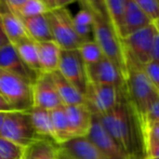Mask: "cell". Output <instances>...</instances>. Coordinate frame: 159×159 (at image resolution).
Segmentation results:
<instances>
[{
	"label": "cell",
	"mask_w": 159,
	"mask_h": 159,
	"mask_svg": "<svg viewBox=\"0 0 159 159\" xmlns=\"http://www.w3.org/2000/svg\"><path fill=\"white\" fill-rule=\"evenodd\" d=\"M96 117L128 158L145 159L140 120L127 94L111 111Z\"/></svg>",
	"instance_id": "6da1fadb"
},
{
	"label": "cell",
	"mask_w": 159,
	"mask_h": 159,
	"mask_svg": "<svg viewBox=\"0 0 159 159\" xmlns=\"http://www.w3.org/2000/svg\"><path fill=\"white\" fill-rule=\"evenodd\" d=\"M126 57V94L127 98L135 111L139 120L144 117L147 107L159 95L147 78L143 65L131 57Z\"/></svg>",
	"instance_id": "7a4b0ae2"
},
{
	"label": "cell",
	"mask_w": 159,
	"mask_h": 159,
	"mask_svg": "<svg viewBox=\"0 0 159 159\" xmlns=\"http://www.w3.org/2000/svg\"><path fill=\"white\" fill-rule=\"evenodd\" d=\"M92 35L104 57L113 62L126 77V57L121 38L114 32L111 24L94 15Z\"/></svg>",
	"instance_id": "3957f363"
},
{
	"label": "cell",
	"mask_w": 159,
	"mask_h": 159,
	"mask_svg": "<svg viewBox=\"0 0 159 159\" xmlns=\"http://www.w3.org/2000/svg\"><path fill=\"white\" fill-rule=\"evenodd\" d=\"M52 40L61 50H77L84 40L75 32L73 16L67 8L51 9L46 12Z\"/></svg>",
	"instance_id": "277c9868"
},
{
	"label": "cell",
	"mask_w": 159,
	"mask_h": 159,
	"mask_svg": "<svg viewBox=\"0 0 159 159\" xmlns=\"http://www.w3.org/2000/svg\"><path fill=\"white\" fill-rule=\"evenodd\" d=\"M0 94L14 111H30L33 108L32 84L0 69Z\"/></svg>",
	"instance_id": "5b68a950"
},
{
	"label": "cell",
	"mask_w": 159,
	"mask_h": 159,
	"mask_svg": "<svg viewBox=\"0 0 159 159\" xmlns=\"http://www.w3.org/2000/svg\"><path fill=\"white\" fill-rule=\"evenodd\" d=\"M0 136L26 148L41 139L32 124L30 111H10L6 114Z\"/></svg>",
	"instance_id": "8992f818"
},
{
	"label": "cell",
	"mask_w": 159,
	"mask_h": 159,
	"mask_svg": "<svg viewBox=\"0 0 159 159\" xmlns=\"http://www.w3.org/2000/svg\"><path fill=\"white\" fill-rule=\"evenodd\" d=\"M126 89H119L111 84H100L88 82L84 93V105L93 116H100L111 111L122 96Z\"/></svg>",
	"instance_id": "52a82bcc"
},
{
	"label": "cell",
	"mask_w": 159,
	"mask_h": 159,
	"mask_svg": "<svg viewBox=\"0 0 159 159\" xmlns=\"http://www.w3.org/2000/svg\"><path fill=\"white\" fill-rule=\"evenodd\" d=\"M157 33L154 22L136 32L122 38L125 55L133 59L141 65H145L151 61V51L153 40Z\"/></svg>",
	"instance_id": "ba28073f"
},
{
	"label": "cell",
	"mask_w": 159,
	"mask_h": 159,
	"mask_svg": "<svg viewBox=\"0 0 159 159\" xmlns=\"http://www.w3.org/2000/svg\"><path fill=\"white\" fill-rule=\"evenodd\" d=\"M57 71L84 95L88 86L86 65L78 50H61Z\"/></svg>",
	"instance_id": "9c48e42d"
},
{
	"label": "cell",
	"mask_w": 159,
	"mask_h": 159,
	"mask_svg": "<svg viewBox=\"0 0 159 159\" xmlns=\"http://www.w3.org/2000/svg\"><path fill=\"white\" fill-rule=\"evenodd\" d=\"M87 80L90 84H111L119 89H126L125 77L117 66L103 57L98 62L91 65H86Z\"/></svg>",
	"instance_id": "30bf717a"
},
{
	"label": "cell",
	"mask_w": 159,
	"mask_h": 159,
	"mask_svg": "<svg viewBox=\"0 0 159 159\" xmlns=\"http://www.w3.org/2000/svg\"><path fill=\"white\" fill-rule=\"evenodd\" d=\"M33 107L53 111L64 106L55 90L50 74H40L32 84Z\"/></svg>",
	"instance_id": "8fae6325"
},
{
	"label": "cell",
	"mask_w": 159,
	"mask_h": 159,
	"mask_svg": "<svg viewBox=\"0 0 159 159\" xmlns=\"http://www.w3.org/2000/svg\"><path fill=\"white\" fill-rule=\"evenodd\" d=\"M87 138L106 156L107 159H129L116 141L104 129L96 116H93Z\"/></svg>",
	"instance_id": "7c38bea8"
},
{
	"label": "cell",
	"mask_w": 159,
	"mask_h": 159,
	"mask_svg": "<svg viewBox=\"0 0 159 159\" xmlns=\"http://www.w3.org/2000/svg\"><path fill=\"white\" fill-rule=\"evenodd\" d=\"M0 69L14 74V75L27 80L32 84L39 76L34 73L33 70H30L24 64V62L17 54L15 47L10 42L0 48Z\"/></svg>",
	"instance_id": "4fadbf2b"
},
{
	"label": "cell",
	"mask_w": 159,
	"mask_h": 159,
	"mask_svg": "<svg viewBox=\"0 0 159 159\" xmlns=\"http://www.w3.org/2000/svg\"><path fill=\"white\" fill-rule=\"evenodd\" d=\"M73 138L87 136L92 124L93 115L84 104L64 106Z\"/></svg>",
	"instance_id": "5bb4252c"
},
{
	"label": "cell",
	"mask_w": 159,
	"mask_h": 159,
	"mask_svg": "<svg viewBox=\"0 0 159 159\" xmlns=\"http://www.w3.org/2000/svg\"><path fill=\"white\" fill-rule=\"evenodd\" d=\"M59 146L71 159H107L87 136L73 138Z\"/></svg>",
	"instance_id": "9a60e30c"
},
{
	"label": "cell",
	"mask_w": 159,
	"mask_h": 159,
	"mask_svg": "<svg viewBox=\"0 0 159 159\" xmlns=\"http://www.w3.org/2000/svg\"><path fill=\"white\" fill-rule=\"evenodd\" d=\"M1 1L2 8H0V28L6 35L7 39L11 44L15 46L19 42L28 38L22 20L15 13L10 11Z\"/></svg>",
	"instance_id": "2e32d148"
},
{
	"label": "cell",
	"mask_w": 159,
	"mask_h": 159,
	"mask_svg": "<svg viewBox=\"0 0 159 159\" xmlns=\"http://www.w3.org/2000/svg\"><path fill=\"white\" fill-rule=\"evenodd\" d=\"M153 23L152 19L144 13L133 0H125L124 20H122L121 39Z\"/></svg>",
	"instance_id": "e0dca14e"
},
{
	"label": "cell",
	"mask_w": 159,
	"mask_h": 159,
	"mask_svg": "<svg viewBox=\"0 0 159 159\" xmlns=\"http://www.w3.org/2000/svg\"><path fill=\"white\" fill-rule=\"evenodd\" d=\"M41 74H51L59 68L61 48L53 40L37 43Z\"/></svg>",
	"instance_id": "ac0fdd59"
},
{
	"label": "cell",
	"mask_w": 159,
	"mask_h": 159,
	"mask_svg": "<svg viewBox=\"0 0 159 159\" xmlns=\"http://www.w3.org/2000/svg\"><path fill=\"white\" fill-rule=\"evenodd\" d=\"M50 75L53 84H54L55 90H57L60 100L62 101L64 106L84 104V94H81L70 82L67 81L59 71H53Z\"/></svg>",
	"instance_id": "d6986e66"
},
{
	"label": "cell",
	"mask_w": 159,
	"mask_h": 159,
	"mask_svg": "<svg viewBox=\"0 0 159 159\" xmlns=\"http://www.w3.org/2000/svg\"><path fill=\"white\" fill-rule=\"evenodd\" d=\"M21 20L24 25V28L27 33V36L35 42L39 43V42L52 40V36H51L48 20L46 17V13Z\"/></svg>",
	"instance_id": "ffe728a7"
},
{
	"label": "cell",
	"mask_w": 159,
	"mask_h": 159,
	"mask_svg": "<svg viewBox=\"0 0 159 159\" xmlns=\"http://www.w3.org/2000/svg\"><path fill=\"white\" fill-rule=\"evenodd\" d=\"M57 143L41 138L24 149L23 159H57Z\"/></svg>",
	"instance_id": "44dd1931"
},
{
	"label": "cell",
	"mask_w": 159,
	"mask_h": 159,
	"mask_svg": "<svg viewBox=\"0 0 159 159\" xmlns=\"http://www.w3.org/2000/svg\"><path fill=\"white\" fill-rule=\"evenodd\" d=\"M51 124H52V140L57 145L73 139L70 133V129L67 121L66 114H65L64 106L50 111Z\"/></svg>",
	"instance_id": "7402d4cb"
},
{
	"label": "cell",
	"mask_w": 159,
	"mask_h": 159,
	"mask_svg": "<svg viewBox=\"0 0 159 159\" xmlns=\"http://www.w3.org/2000/svg\"><path fill=\"white\" fill-rule=\"evenodd\" d=\"M14 47L16 49L19 57L24 62V64L35 74L40 75L41 74V69H40L39 57H38L37 42H35L28 37L26 39H24L23 41L15 44Z\"/></svg>",
	"instance_id": "603a6c76"
},
{
	"label": "cell",
	"mask_w": 159,
	"mask_h": 159,
	"mask_svg": "<svg viewBox=\"0 0 159 159\" xmlns=\"http://www.w3.org/2000/svg\"><path fill=\"white\" fill-rule=\"evenodd\" d=\"M30 114L32 124L38 135L52 140V124H51L50 111L33 107L30 111Z\"/></svg>",
	"instance_id": "cb8c5ba5"
},
{
	"label": "cell",
	"mask_w": 159,
	"mask_h": 159,
	"mask_svg": "<svg viewBox=\"0 0 159 159\" xmlns=\"http://www.w3.org/2000/svg\"><path fill=\"white\" fill-rule=\"evenodd\" d=\"M105 7H106L107 17L111 28L121 38L125 0H105Z\"/></svg>",
	"instance_id": "d4e9b609"
},
{
	"label": "cell",
	"mask_w": 159,
	"mask_h": 159,
	"mask_svg": "<svg viewBox=\"0 0 159 159\" xmlns=\"http://www.w3.org/2000/svg\"><path fill=\"white\" fill-rule=\"evenodd\" d=\"M81 57L84 65H91L98 62L104 57L100 47L93 39L84 41L81 43V46L77 49Z\"/></svg>",
	"instance_id": "484cf974"
},
{
	"label": "cell",
	"mask_w": 159,
	"mask_h": 159,
	"mask_svg": "<svg viewBox=\"0 0 159 159\" xmlns=\"http://www.w3.org/2000/svg\"><path fill=\"white\" fill-rule=\"evenodd\" d=\"M48 7L44 4L42 0H27L21 8L17 10L15 14L20 19H27L36 15H41L48 11Z\"/></svg>",
	"instance_id": "4316f807"
},
{
	"label": "cell",
	"mask_w": 159,
	"mask_h": 159,
	"mask_svg": "<svg viewBox=\"0 0 159 159\" xmlns=\"http://www.w3.org/2000/svg\"><path fill=\"white\" fill-rule=\"evenodd\" d=\"M24 149L0 136V159H23Z\"/></svg>",
	"instance_id": "83f0119b"
},
{
	"label": "cell",
	"mask_w": 159,
	"mask_h": 159,
	"mask_svg": "<svg viewBox=\"0 0 159 159\" xmlns=\"http://www.w3.org/2000/svg\"><path fill=\"white\" fill-rule=\"evenodd\" d=\"M79 1L82 3L84 8L90 10L95 16L108 22L106 7H105V0H79Z\"/></svg>",
	"instance_id": "f1b7e54d"
},
{
	"label": "cell",
	"mask_w": 159,
	"mask_h": 159,
	"mask_svg": "<svg viewBox=\"0 0 159 159\" xmlns=\"http://www.w3.org/2000/svg\"><path fill=\"white\" fill-rule=\"evenodd\" d=\"M138 7L146 13L152 21H156L159 17V1L158 0H133Z\"/></svg>",
	"instance_id": "f546056e"
},
{
	"label": "cell",
	"mask_w": 159,
	"mask_h": 159,
	"mask_svg": "<svg viewBox=\"0 0 159 159\" xmlns=\"http://www.w3.org/2000/svg\"><path fill=\"white\" fill-rule=\"evenodd\" d=\"M143 146H144L145 159L159 158V140L143 135Z\"/></svg>",
	"instance_id": "4dcf8cb0"
},
{
	"label": "cell",
	"mask_w": 159,
	"mask_h": 159,
	"mask_svg": "<svg viewBox=\"0 0 159 159\" xmlns=\"http://www.w3.org/2000/svg\"><path fill=\"white\" fill-rule=\"evenodd\" d=\"M143 69H144L151 84L159 93V64L153 61H149L148 63L143 65Z\"/></svg>",
	"instance_id": "1f68e13d"
},
{
	"label": "cell",
	"mask_w": 159,
	"mask_h": 159,
	"mask_svg": "<svg viewBox=\"0 0 159 159\" xmlns=\"http://www.w3.org/2000/svg\"><path fill=\"white\" fill-rule=\"evenodd\" d=\"M73 22L76 25L93 26V23H94V14L90 10L82 7L81 10L76 13L75 16H73Z\"/></svg>",
	"instance_id": "d6a6232c"
},
{
	"label": "cell",
	"mask_w": 159,
	"mask_h": 159,
	"mask_svg": "<svg viewBox=\"0 0 159 159\" xmlns=\"http://www.w3.org/2000/svg\"><path fill=\"white\" fill-rule=\"evenodd\" d=\"M142 120L148 122H159V95L147 107L144 117L140 121Z\"/></svg>",
	"instance_id": "836d02e7"
},
{
	"label": "cell",
	"mask_w": 159,
	"mask_h": 159,
	"mask_svg": "<svg viewBox=\"0 0 159 159\" xmlns=\"http://www.w3.org/2000/svg\"><path fill=\"white\" fill-rule=\"evenodd\" d=\"M142 136H151V138L159 140V122L140 121Z\"/></svg>",
	"instance_id": "e575fe53"
},
{
	"label": "cell",
	"mask_w": 159,
	"mask_h": 159,
	"mask_svg": "<svg viewBox=\"0 0 159 159\" xmlns=\"http://www.w3.org/2000/svg\"><path fill=\"white\" fill-rule=\"evenodd\" d=\"M151 61L159 64V33L157 32L154 37L153 46H152L151 51Z\"/></svg>",
	"instance_id": "d590c367"
},
{
	"label": "cell",
	"mask_w": 159,
	"mask_h": 159,
	"mask_svg": "<svg viewBox=\"0 0 159 159\" xmlns=\"http://www.w3.org/2000/svg\"><path fill=\"white\" fill-rule=\"evenodd\" d=\"M26 1H27V0H2L4 6L10 11H12L13 13H16L17 10H19Z\"/></svg>",
	"instance_id": "8d00e7d4"
},
{
	"label": "cell",
	"mask_w": 159,
	"mask_h": 159,
	"mask_svg": "<svg viewBox=\"0 0 159 159\" xmlns=\"http://www.w3.org/2000/svg\"><path fill=\"white\" fill-rule=\"evenodd\" d=\"M0 111L2 113H10V111H15L12 107L9 105V103L4 100L3 98L0 94Z\"/></svg>",
	"instance_id": "74e56055"
},
{
	"label": "cell",
	"mask_w": 159,
	"mask_h": 159,
	"mask_svg": "<svg viewBox=\"0 0 159 159\" xmlns=\"http://www.w3.org/2000/svg\"><path fill=\"white\" fill-rule=\"evenodd\" d=\"M76 1H79V0H54V9H62L66 8L67 6L74 3Z\"/></svg>",
	"instance_id": "f35d334b"
},
{
	"label": "cell",
	"mask_w": 159,
	"mask_h": 159,
	"mask_svg": "<svg viewBox=\"0 0 159 159\" xmlns=\"http://www.w3.org/2000/svg\"><path fill=\"white\" fill-rule=\"evenodd\" d=\"M7 43H9V40L7 39L6 35H4L3 32H2V30L0 28V48L3 47L4 44H7Z\"/></svg>",
	"instance_id": "ab89813d"
},
{
	"label": "cell",
	"mask_w": 159,
	"mask_h": 159,
	"mask_svg": "<svg viewBox=\"0 0 159 159\" xmlns=\"http://www.w3.org/2000/svg\"><path fill=\"white\" fill-rule=\"evenodd\" d=\"M57 159H71V158L69 157L66 153H64V152L62 151L59 146V151H57Z\"/></svg>",
	"instance_id": "60d3db41"
},
{
	"label": "cell",
	"mask_w": 159,
	"mask_h": 159,
	"mask_svg": "<svg viewBox=\"0 0 159 159\" xmlns=\"http://www.w3.org/2000/svg\"><path fill=\"white\" fill-rule=\"evenodd\" d=\"M42 1L44 2V4H46L47 7H48L49 10L54 9V0H42Z\"/></svg>",
	"instance_id": "b9f144b4"
},
{
	"label": "cell",
	"mask_w": 159,
	"mask_h": 159,
	"mask_svg": "<svg viewBox=\"0 0 159 159\" xmlns=\"http://www.w3.org/2000/svg\"><path fill=\"white\" fill-rule=\"evenodd\" d=\"M6 114L7 113H2V111H0V131H1L2 125H3V120H4V117H6Z\"/></svg>",
	"instance_id": "7bdbcfd3"
},
{
	"label": "cell",
	"mask_w": 159,
	"mask_h": 159,
	"mask_svg": "<svg viewBox=\"0 0 159 159\" xmlns=\"http://www.w3.org/2000/svg\"><path fill=\"white\" fill-rule=\"evenodd\" d=\"M154 24H155V26H156V28H157V32L159 33V17L156 21H154Z\"/></svg>",
	"instance_id": "ee69618b"
},
{
	"label": "cell",
	"mask_w": 159,
	"mask_h": 159,
	"mask_svg": "<svg viewBox=\"0 0 159 159\" xmlns=\"http://www.w3.org/2000/svg\"><path fill=\"white\" fill-rule=\"evenodd\" d=\"M156 159H159V158H156Z\"/></svg>",
	"instance_id": "f6af8a7d"
},
{
	"label": "cell",
	"mask_w": 159,
	"mask_h": 159,
	"mask_svg": "<svg viewBox=\"0 0 159 159\" xmlns=\"http://www.w3.org/2000/svg\"><path fill=\"white\" fill-rule=\"evenodd\" d=\"M158 1H159V0H158Z\"/></svg>",
	"instance_id": "bcb514c9"
}]
</instances>
